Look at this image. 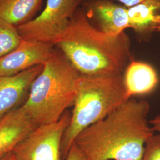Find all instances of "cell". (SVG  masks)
Here are the masks:
<instances>
[{"label": "cell", "instance_id": "cell-1", "mask_svg": "<svg viewBox=\"0 0 160 160\" xmlns=\"http://www.w3.org/2000/svg\"><path fill=\"white\" fill-rule=\"evenodd\" d=\"M149 109L147 101L131 98L81 132L74 143L85 160H142L155 133L147 118Z\"/></svg>", "mask_w": 160, "mask_h": 160}, {"label": "cell", "instance_id": "cell-2", "mask_svg": "<svg viewBox=\"0 0 160 160\" xmlns=\"http://www.w3.org/2000/svg\"><path fill=\"white\" fill-rule=\"evenodd\" d=\"M53 43L84 75L122 74L131 60V42L125 32L103 33L81 8Z\"/></svg>", "mask_w": 160, "mask_h": 160}, {"label": "cell", "instance_id": "cell-3", "mask_svg": "<svg viewBox=\"0 0 160 160\" xmlns=\"http://www.w3.org/2000/svg\"><path fill=\"white\" fill-rule=\"evenodd\" d=\"M81 74L56 46L22 108L38 126L55 123L73 106Z\"/></svg>", "mask_w": 160, "mask_h": 160}, {"label": "cell", "instance_id": "cell-4", "mask_svg": "<svg viewBox=\"0 0 160 160\" xmlns=\"http://www.w3.org/2000/svg\"><path fill=\"white\" fill-rule=\"evenodd\" d=\"M129 98L123 74H81L74 109L62 139L63 160L81 132L104 119Z\"/></svg>", "mask_w": 160, "mask_h": 160}, {"label": "cell", "instance_id": "cell-5", "mask_svg": "<svg viewBox=\"0 0 160 160\" xmlns=\"http://www.w3.org/2000/svg\"><path fill=\"white\" fill-rule=\"evenodd\" d=\"M71 115L65 112L55 123L38 126L12 151L16 160H63L62 142Z\"/></svg>", "mask_w": 160, "mask_h": 160}, {"label": "cell", "instance_id": "cell-6", "mask_svg": "<svg viewBox=\"0 0 160 160\" xmlns=\"http://www.w3.org/2000/svg\"><path fill=\"white\" fill-rule=\"evenodd\" d=\"M80 4L76 0H47L40 15L17 27L18 33L23 40L53 43L66 28Z\"/></svg>", "mask_w": 160, "mask_h": 160}, {"label": "cell", "instance_id": "cell-7", "mask_svg": "<svg viewBox=\"0 0 160 160\" xmlns=\"http://www.w3.org/2000/svg\"><path fill=\"white\" fill-rule=\"evenodd\" d=\"M54 48L49 42L23 39L16 48L0 58V77L17 74L43 65Z\"/></svg>", "mask_w": 160, "mask_h": 160}, {"label": "cell", "instance_id": "cell-8", "mask_svg": "<svg viewBox=\"0 0 160 160\" xmlns=\"http://www.w3.org/2000/svg\"><path fill=\"white\" fill-rule=\"evenodd\" d=\"M43 67L37 65L17 74L0 77V120L16 109Z\"/></svg>", "mask_w": 160, "mask_h": 160}, {"label": "cell", "instance_id": "cell-9", "mask_svg": "<svg viewBox=\"0 0 160 160\" xmlns=\"http://www.w3.org/2000/svg\"><path fill=\"white\" fill-rule=\"evenodd\" d=\"M87 14L94 24L106 34L118 35L129 28L126 7L109 0H94L88 4Z\"/></svg>", "mask_w": 160, "mask_h": 160}, {"label": "cell", "instance_id": "cell-10", "mask_svg": "<svg viewBox=\"0 0 160 160\" xmlns=\"http://www.w3.org/2000/svg\"><path fill=\"white\" fill-rule=\"evenodd\" d=\"M38 126L22 107L12 110L0 120V158L12 152Z\"/></svg>", "mask_w": 160, "mask_h": 160}, {"label": "cell", "instance_id": "cell-11", "mask_svg": "<svg viewBox=\"0 0 160 160\" xmlns=\"http://www.w3.org/2000/svg\"><path fill=\"white\" fill-rule=\"evenodd\" d=\"M123 76L130 98L151 93L159 83V77L156 70L152 65L144 62L130 61Z\"/></svg>", "mask_w": 160, "mask_h": 160}, {"label": "cell", "instance_id": "cell-12", "mask_svg": "<svg viewBox=\"0 0 160 160\" xmlns=\"http://www.w3.org/2000/svg\"><path fill=\"white\" fill-rule=\"evenodd\" d=\"M43 0H0V17L18 27L30 21Z\"/></svg>", "mask_w": 160, "mask_h": 160}, {"label": "cell", "instance_id": "cell-13", "mask_svg": "<svg viewBox=\"0 0 160 160\" xmlns=\"http://www.w3.org/2000/svg\"><path fill=\"white\" fill-rule=\"evenodd\" d=\"M126 8L129 28L142 34L155 31L157 12L160 10V0H145Z\"/></svg>", "mask_w": 160, "mask_h": 160}, {"label": "cell", "instance_id": "cell-14", "mask_svg": "<svg viewBox=\"0 0 160 160\" xmlns=\"http://www.w3.org/2000/svg\"><path fill=\"white\" fill-rule=\"evenodd\" d=\"M22 40L17 27L0 17V58L16 48Z\"/></svg>", "mask_w": 160, "mask_h": 160}, {"label": "cell", "instance_id": "cell-15", "mask_svg": "<svg viewBox=\"0 0 160 160\" xmlns=\"http://www.w3.org/2000/svg\"><path fill=\"white\" fill-rule=\"evenodd\" d=\"M142 160H160V133H154L148 139Z\"/></svg>", "mask_w": 160, "mask_h": 160}, {"label": "cell", "instance_id": "cell-16", "mask_svg": "<svg viewBox=\"0 0 160 160\" xmlns=\"http://www.w3.org/2000/svg\"><path fill=\"white\" fill-rule=\"evenodd\" d=\"M65 160H85V158L76 145L73 143Z\"/></svg>", "mask_w": 160, "mask_h": 160}, {"label": "cell", "instance_id": "cell-17", "mask_svg": "<svg viewBox=\"0 0 160 160\" xmlns=\"http://www.w3.org/2000/svg\"><path fill=\"white\" fill-rule=\"evenodd\" d=\"M149 123L155 133L157 132L160 134V113L150 120Z\"/></svg>", "mask_w": 160, "mask_h": 160}, {"label": "cell", "instance_id": "cell-18", "mask_svg": "<svg viewBox=\"0 0 160 160\" xmlns=\"http://www.w3.org/2000/svg\"><path fill=\"white\" fill-rule=\"evenodd\" d=\"M76 1L81 3L82 1L85 0H76ZM117 1H119L126 7H130L135 6L141 2H143L145 0H117Z\"/></svg>", "mask_w": 160, "mask_h": 160}, {"label": "cell", "instance_id": "cell-19", "mask_svg": "<svg viewBox=\"0 0 160 160\" xmlns=\"http://www.w3.org/2000/svg\"><path fill=\"white\" fill-rule=\"evenodd\" d=\"M155 30L160 32V14H157L156 19H155Z\"/></svg>", "mask_w": 160, "mask_h": 160}, {"label": "cell", "instance_id": "cell-20", "mask_svg": "<svg viewBox=\"0 0 160 160\" xmlns=\"http://www.w3.org/2000/svg\"><path fill=\"white\" fill-rule=\"evenodd\" d=\"M0 160H16L14 158V157L12 154V153L11 152L8 154L6 156H4V157L0 158Z\"/></svg>", "mask_w": 160, "mask_h": 160}]
</instances>
